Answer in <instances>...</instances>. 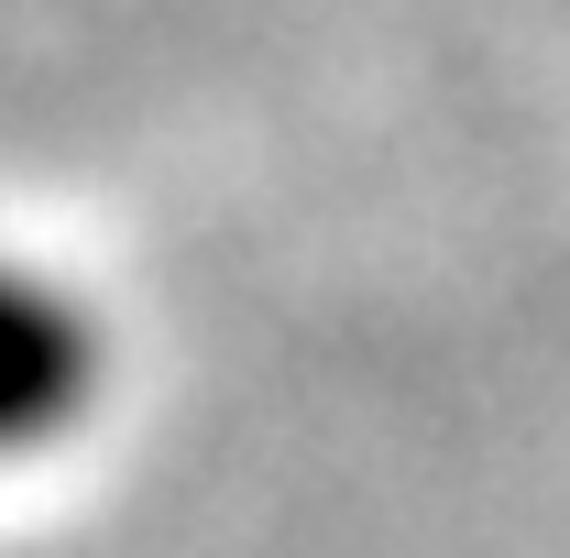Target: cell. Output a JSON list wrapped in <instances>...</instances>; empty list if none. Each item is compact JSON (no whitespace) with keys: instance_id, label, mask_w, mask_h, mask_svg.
<instances>
[{"instance_id":"obj_1","label":"cell","mask_w":570,"mask_h":558,"mask_svg":"<svg viewBox=\"0 0 570 558\" xmlns=\"http://www.w3.org/2000/svg\"><path fill=\"white\" fill-rule=\"evenodd\" d=\"M110 395V329L88 285L0 252V471L67 449Z\"/></svg>"}]
</instances>
